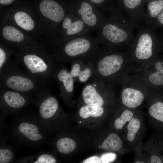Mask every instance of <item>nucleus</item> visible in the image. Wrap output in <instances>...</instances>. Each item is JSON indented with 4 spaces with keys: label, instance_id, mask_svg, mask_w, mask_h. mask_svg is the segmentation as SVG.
<instances>
[{
    "label": "nucleus",
    "instance_id": "f257e3e1",
    "mask_svg": "<svg viewBox=\"0 0 163 163\" xmlns=\"http://www.w3.org/2000/svg\"><path fill=\"white\" fill-rule=\"evenodd\" d=\"M93 61L94 77L114 90L120 86L127 73L137 69L126 50L106 46L99 50Z\"/></svg>",
    "mask_w": 163,
    "mask_h": 163
},
{
    "label": "nucleus",
    "instance_id": "f03ea898",
    "mask_svg": "<svg viewBox=\"0 0 163 163\" xmlns=\"http://www.w3.org/2000/svg\"><path fill=\"white\" fill-rule=\"evenodd\" d=\"M0 90H11L39 98L48 92L49 84L22 70L18 63L11 62L0 71Z\"/></svg>",
    "mask_w": 163,
    "mask_h": 163
},
{
    "label": "nucleus",
    "instance_id": "7ed1b4c3",
    "mask_svg": "<svg viewBox=\"0 0 163 163\" xmlns=\"http://www.w3.org/2000/svg\"><path fill=\"white\" fill-rule=\"evenodd\" d=\"M155 29L145 25L139 31L126 50L135 68L140 70L158 57L160 50Z\"/></svg>",
    "mask_w": 163,
    "mask_h": 163
},
{
    "label": "nucleus",
    "instance_id": "20e7f679",
    "mask_svg": "<svg viewBox=\"0 0 163 163\" xmlns=\"http://www.w3.org/2000/svg\"><path fill=\"white\" fill-rule=\"evenodd\" d=\"M111 19L103 27V43L108 46L128 47L134 37L135 29L126 15L120 10L113 11Z\"/></svg>",
    "mask_w": 163,
    "mask_h": 163
},
{
    "label": "nucleus",
    "instance_id": "39448f33",
    "mask_svg": "<svg viewBox=\"0 0 163 163\" xmlns=\"http://www.w3.org/2000/svg\"><path fill=\"white\" fill-rule=\"evenodd\" d=\"M120 96L125 107L136 109L148 98L150 90L144 82L140 70H136L126 74L121 85Z\"/></svg>",
    "mask_w": 163,
    "mask_h": 163
},
{
    "label": "nucleus",
    "instance_id": "423d86ee",
    "mask_svg": "<svg viewBox=\"0 0 163 163\" xmlns=\"http://www.w3.org/2000/svg\"><path fill=\"white\" fill-rule=\"evenodd\" d=\"M43 57L35 53L25 54L20 57L18 64L28 75L49 83L60 63L56 59Z\"/></svg>",
    "mask_w": 163,
    "mask_h": 163
},
{
    "label": "nucleus",
    "instance_id": "0eeeda50",
    "mask_svg": "<svg viewBox=\"0 0 163 163\" xmlns=\"http://www.w3.org/2000/svg\"><path fill=\"white\" fill-rule=\"evenodd\" d=\"M97 51L95 46L88 39L76 38L66 44L63 55L57 61L60 63L78 61L93 62Z\"/></svg>",
    "mask_w": 163,
    "mask_h": 163
},
{
    "label": "nucleus",
    "instance_id": "6e6552de",
    "mask_svg": "<svg viewBox=\"0 0 163 163\" xmlns=\"http://www.w3.org/2000/svg\"><path fill=\"white\" fill-rule=\"evenodd\" d=\"M84 87L82 95L86 104L103 106L104 95L114 93V89L101 81L93 77Z\"/></svg>",
    "mask_w": 163,
    "mask_h": 163
},
{
    "label": "nucleus",
    "instance_id": "1a4fd4ad",
    "mask_svg": "<svg viewBox=\"0 0 163 163\" xmlns=\"http://www.w3.org/2000/svg\"><path fill=\"white\" fill-rule=\"evenodd\" d=\"M121 9L135 28L140 29L145 25V0H120Z\"/></svg>",
    "mask_w": 163,
    "mask_h": 163
},
{
    "label": "nucleus",
    "instance_id": "9d476101",
    "mask_svg": "<svg viewBox=\"0 0 163 163\" xmlns=\"http://www.w3.org/2000/svg\"><path fill=\"white\" fill-rule=\"evenodd\" d=\"M158 57L140 70L144 82L150 89L163 86V61Z\"/></svg>",
    "mask_w": 163,
    "mask_h": 163
},
{
    "label": "nucleus",
    "instance_id": "9b49d317",
    "mask_svg": "<svg viewBox=\"0 0 163 163\" xmlns=\"http://www.w3.org/2000/svg\"><path fill=\"white\" fill-rule=\"evenodd\" d=\"M58 83L61 94L64 97L71 95L74 89V79L67 68L66 64L60 63L53 76Z\"/></svg>",
    "mask_w": 163,
    "mask_h": 163
},
{
    "label": "nucleus",
    "instance_id": "f8f14e48",
    "mask_svg": "<svg viewBox=\"0 0 163 163\" xmlns=\"http://www.w3.org/2000/svg\"><path fill=\"white\" fill-rule=\"evenodd\" d=\"M1 101L3 107L12 109H20L27 102L30 96L15 91L0 90Z\"/></svg>",
    "mask_w": 163,
    "mask_h": 163
},
{
    "label": "nucleus",
    "instance_id": "ddd939ff",
    "mask_svg": "<svg viewBox=\"0 0 163 163\" xmlns=\"http://www.w3.org/2000/svg\"><path fill=\"white\" fill-rule=\"evenodd\" d=\"M71 63L72 66L70 72L75 80L85 82L94 76L93 62L78 61Z\"/></svg>",
    "mask_w": 163,
    "mask_h": 163
},
{
    "label": "nucleus",
    "instance_id": "4468645a",
    "mask_svg": "<svg viewBox=\"0 0 163 163\" xmlns=\"http://www.w3.org/2000/svg\"><path fill=\"white\" fill-rule=\"evenodd\" d=\"M40 9L45 17L56 22L61 21L64 16L61 6L53 0H43L40 3Z\"/></svg>",
    "mask_w": 163,
    "mask_h": 163
},
{
    "label": "nucleus",
    "instance_id": "2eb2a0df",
    "mask_svg": "<svg viewBox=\"0 0 163 163\" xmlns=\"http://www.w3.org/2000/svg\"><path fill=\"white\" fill-rule=\"evenodd\" d=\"M48 92L42 96V99L39 106V112L41 116L44 119L52 117L57 112L59 104L57 99L54 97L48 95Z\"/></svg>",
    "mask_w": 163,
    "mask_h": 163
},
{
    "label": "nucleus",
    "instance_id": "dca6fc26",
    "mask_svg": "<svg viewBox=\"0 0 163 163\" xmlns=\"http://www.w3.org/2000/svg\"><path fill=\"white\" fill-rule=\"evenodd\" d=\"M146 4L145 25L152 26L155 19L163 10V0H150Z\"/></svg>",
    "mask_w": 163,
    "mask_h": 163
},
{
    "label": "nucleus",
    "instance_id": "f3484780",
    "mask_svg": "<svg viewBox=\"0 0 163 163\" xmlns=\"http://www.w3.org/2000/svg\"><path fill=\"white\" fill-rule=\"evenodd\" d=\"M19 132L28 139L36 141L43 138L39 133L38 127L34 124L27 122L21 123L18 127Z\"/></svg>",
    "mask_w": 163,
    "mask_h": 163
},
{
    "label": "nucleus",
    "instance_id": "a211bd4d",
    "mask_svg": "<svg viewBox=\"0 0 163 163\" xmlns=\"http://www.w3.org/2000/svg\"><path fill=\"white\" fill-rule=\"evenodd\" d=\"M78 12L81 15L83 21L87 25L93 26L96 24V15L93 12L92 7L89 4L85 2L82 3Z\"/></svg>",
    "mask_w": 163,
    "mask_h": 163
},
{
    "label": "nucleus",
    "instance_id": "6ab92c4d",
    "mask_svg": "<svg viewBox=\"0 0 163 163\" xmlns=\"http://www.w3.org/2000/svg\"><path fill=\"white\" fill-rule=\"evenodd\" d=\"M122 146V142L119 136L112 133L103 142L101 148L104 150L117 151L120 150Z\"/></svg>",
    "mask_w": 163,
    "mask_h": 163
},
{
    "label": "nucleus",
    "instance_id": "aec40b11",
    "mask_svg": "<svg viewBox=\"0 0 163 163\" xmlns=\"http://www.w3.org/2000/svg\"><path fill=\"white\" fill-rule=\"evenodd\" d=\"M104 109L102 106L87 105L81 107L79 111V114L82 118L86 119L90 117H98L104 113Z\"/></svg>",
    "mask_w": 163,
    "mask_h": 163
},
{
    "label": "nucleus",
    "instance_id": "412c9836",
    "mask_svg": "<svg viewBox=\"0 0 163 163\" xmlns=\"http://www.w3.org/2000/svg\"><path fill=\"white\" fill-rule=\"evenodd\" d=\"M14 19L17 24L24 30L29 31L34 27V22L32 18L27 13L23 11L16 13Z\"/></svg>",
    "mask_w": 163,
    "mask_h": 163
},
{
    "label": "nucleus",
    "instance_id": "4be33fe9",
    "mask_svg": "<svg viewBox=\"0 0 163 163\" xmlns=\"http://www.w3.org/2000/svg\"><path fill=\"white\" fill-rule=\"evenodd\" d=\"M62 27L66 30V34L68 36L75 34L83 29L84 24L83 21L80 20L72 22L69 18H65L62 23Z\"/></svg>",
    "mask_w": 163,
    "mask_h": 163
},
{
    "label": "nucleus",
    "instance_id": "5701e85b",
    "mask_svg": "<svg viewBox=\"0 0 163 163\" xmlns=\"http://www.w3.org/2000/svg\"><path fill=\"white\" fill-rule=\"evenodd\" d=\"M2 34L7 40L14 42H19L24 39V36L19 30L14 27L6 26L3 29Z\"/></svg>",
    "mask_w": 163,
    "mask_h": 163
},
{
    "label": "nucleus",
    "instance_id": "b1692460",
    "mask_svg": "<svg viewBox=\"0 0 163 163\" xmlns=\"http://www.w3.org/2000/svg\"><path fill=\"white\" fill-rule=\"evenodd\" d=\"M58 151L63 154H68L73 151L76 147L75 141L68 138L60 139L56 143Z\"/></svg>",
    "mask_w": 163,
    "mask_h": 163
},
{
    "label": "nucleus",
    "instance_id": "393cba45",
    "mask_svg": "<svg viewBox=\"0 0 163 163\" xmlns=\"http://www.w3.org/2000/svg\"><path fill=\"white\" fill-rule=\"evenodd\" d=\"M149 112L152 117L163 122V102L158 101L149 105Z\"/></svg>",
    "mask_w": 163,
    "mask_h": 163
},
{
    "label": "nucleus",
    "instance_id": "a878e982",
    "mask_svg": "<svg viewBox=\"0 0 163 163\" xmlns=\"http://www.w3.org/2000/svg\"><path fill=\"white\" fill-rule=\"evenodd\" d=\"M140 126V121L137 118L133 117L129 122L127 126V139L129 142H132L134 141Z\"/></svg>",
    "mask_w": 163,
    "mask_h": 163
},
{
    "label": "nucleus",
    "instance_id": "bb28decb",
    "mask_svg": "<svg viewBox=\"0 0 163 163\" xmlns=\"http://www.w3.org/2000/svg\"><path fill=\"white\" fill-rule=\"evenodd\" d=\"M133 115V112L130 109L127 108L124 110L120 117L115 120L114 122L115 128L117 129H122L126 122H129L131 120Z\"/></svg>",
    "mask_w": 163,
    "mask_h": 163
},
{
    "label": "nucleus",
    "instance_id": "cd10ccee",
    "mask_svg": "<svg viewBox=\"0 0 163 163\" xmlns=\"http://www.w3.org/2000/svg\"><path fill=\"white\" fill-rule=\"evenodd\" d=\"M13 155L9 149H0V163H8L11 162L13 158Z\"/></svg>",
    "mask_w": 163,
    "mask_h": 163
},
{
    "label": "nucleus",
    "instance_id": "c85d7f7f",
    "mask_svg": "<svg viewBox=\"0 0 163 163\" xmlns=\"http://www.w3.org/2000/svg\"><path fill=\"white\" fill-rule=\"evenodd\" d=\"M56 162L55 158L51 155L45 154L40 155L34 163H55Z\"/></svg>",
    "mask_w": 163,
    "mask_h": 163
},
{
    "label": "nucleus",
    "instance_id": "c756f323",
    "mask_svg": "<svg viewBox=\"0 0 163 163\" xmlns=\"http://www.w3.org/2000/svg\"><path fill=\"white\" fill-rule=\"evenodd\" d=\"M152 26L155 29L163 27V10L155 19Z\"/></svg>",
    "mask_w": 163,
    "mask_h": 163
},
{
    "label": "nucleus",
    "instance_id": "7c9ffc66",
    "mask_svg": "<svg viewBox=\"0 0 163 163\" xmlns=\"http://www.w3.org/2000/svg\"><path fill=\"white\" fill-rule=\"evenodd\" d=\"M115 158V154L112 153L104 154L101 158V163H109L114 161Z\"/></svg>",
    "mask_w": 163,
    "mask_h": 163
},
{
    "label": "nucleus",
    "instance_id": "2f4dec72",
    "mask_svg": "<svg viewBox=\"0 0 163 163\" xmlns=\"http://www.w3.org/2000/svg\"><path fill=\"white\" fill-rule=\"evenodd\" d=\"M84 163H101V158L97 156L90 157L85 160Z\"/></svg>",
    "mask_w": 163,
    "mask_h": 163
},
{
    "label": "nucleus",
    "instance_id": "473e14b6",
    "mask_svg": "<svg viewBox=\"0 0 163 163\" xmlns=\"http://www.w3.org/2000/svg\"><path fill=\"white\" fill-rule=\"evenodd\" d=\"M150 162L151 163H161L162 161L160 158L155 155H152L150 159Z\"/></svg>",
    "mask_w": 163,
    "mask_h": 163
},
{
    "label": "nucleus",
    "instance_id": "72a5a7b5",
    "mask_svg": "<svg viewBox=\"0 0 163 163\" xmlns=\"http://www.w3.org/2000/svg\"><path fill=\"white\" fill-rule=\"evenodd\" d=\"M14 0H0V3L4 5H9L11 4Z\"/></svg>",
    "mask_w": 163,
    "mask_h": 163
},
{
    "label": "nucleus",
    "instance_id": "f704fd0d",
    "mask_svg": "<svg viewBox=\"0 0 163 163\" xmlns=\"http://www.w3.org/2000/svg\"><path fill=\"white\" fill-rule=\"evenodd\" d=\"M158 40L160 50L162 49L163 50V32L161 34L160 37H158Z\"/></svg>",
    "mask_w": 163,
    "mask_h": 163
},
{
    "label": "nucleus",
    "instance_id": "c9c22d12",
    "mask_svg": "<svg viewBox=\"0 0 163 163\" xmlns=\"http://www.w3.org/2000/svg\"><path fill=\"white\" fill-rule=\"evenodd\" d=\"M91 1L96 4H100L103 2L105 0H90Z\"/></svg>",
    "mask_w": 163,
    "mask_h": 163
},
{
    "label": "nucleus",
    "instance_id": "e433bc0d",
    "mask_svg": "<svg viewBox=\"0 0 163 163\" xmlns=\"http://www.w3.org/2000/svg\"><path fill=\"white\" fill-rule=\"evenodd\" d=\"M150 0H145L146 3Z\"/></svg>",
    "mask_w": 163,
    "mask_h": 163
}]
</instances>
